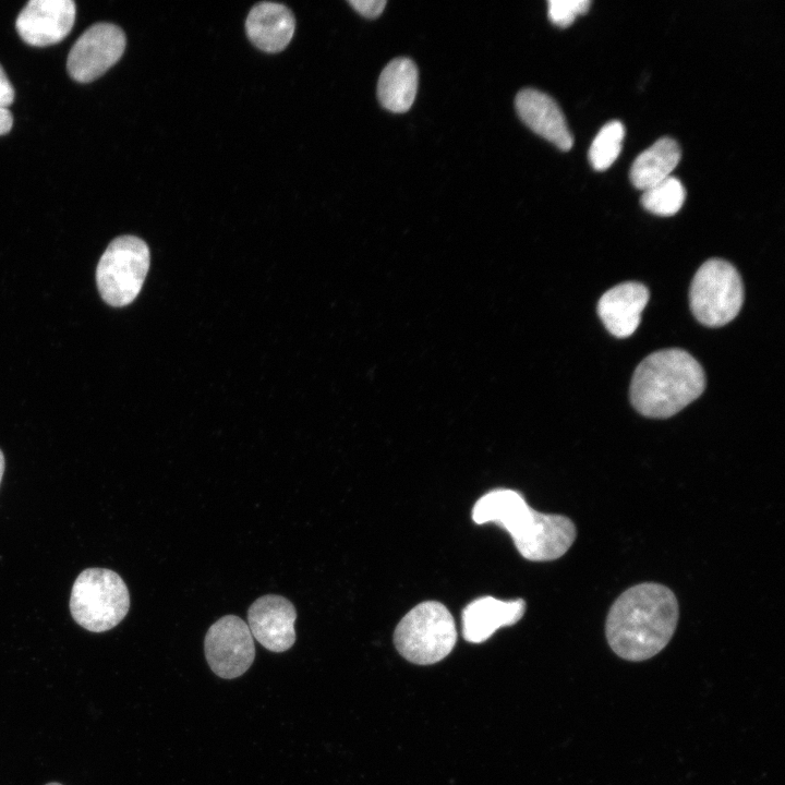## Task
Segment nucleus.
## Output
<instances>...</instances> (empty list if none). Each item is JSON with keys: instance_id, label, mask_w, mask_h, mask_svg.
Listing matches in <instances>:
<instances>
[{"instance_id": "obj_1", "label": "nucleus", "mask_w": 785, "mask_h": 785, "mask_svg": "<svg viewBox=\"0 0 785 785\" xmlns=\"http://www.w3.org/2000/svg\"><path fill=\"white\" fill-rule=\"evenodd\" d=\"M679 617L673 591L645 582L621 593L606 618V639L612 650L628 661L648 660L672 639Z\"/></svg>"}, {"instance_id": "obj_2", "label": "nucleus", "mask_w": 785, "mask_h": 785, "mask_svg": "<svg viewBox=\"0 0 785 785\" xmlns=\"http://www.w3.org/2000/svg\"><path fill=\"white\" fill-rule=\"evenodd\" d=\"M472 519L478 524L494 522L506 530L520 555L532 561L561 557L577 535L568 517L539 512L521 493L509 488H496L480 497Z\"/></svg>"}, {"instance_id": "obj_3", "label": "nucleus", "mask_w": 785, "mask_h": 785, "mask_svg": "<svg viewBox=\"0 0 785 785\" xmlns=\"http://www.w3.org/2000/svg\"><path fill=\"white\" fill-rule=\"evenodd\" d=\"M704 387V371L691 354L664 349L649 354L636 367L630 399L642 415L665 419L696 400Z\"/></svg>"}, {"instance_id": "obj_4", "label": "nucleus", "mask_w": 785, "mask_h": 785, "mask_svg": "<svg viewBox=\"0 0 785 785\" xmlns=\"http://www.w3.org/2000/svg\"><path fill=\"white\" fill-rule=\"evenodd\" d=\"M457 629L447 607L425 601L409 611L397 625L394 642L409 662L428 665L442 661L454 649Z\"/></svg>"}, {"instance_id": "obj_5", "label": "nucleus", "mask_w": 785, "mask_h": 785, "mask_svg": "<svg viewBox=\"0 0 785 785\" xmlns=\"http://www.w3.org/2000/svg\"><path fill=\"white\" fill-rule=\"evenodd\" d=\"M130 607V594L122 578L105 568L83 570L73 583L70 611L74 620L93 632L116 627Z\"/></svg>"}, {"instance_id": "obj_6", "label": "nucleus", "mask_w": 785, "mask_h": 785, "mask_svg": "<svg viewBox=\"0 0 785 785\" xmlns=\"http://www.w3.org/2000/svg\"><path fill=\"white\" fill-rule=\"evenodd\" d=\"M149 268V249L140 238L120 235L102 253L96 282L102 300L112 306H125L140 293Z\"/></svg>"}, {"instance_id": "obj_7", "label": "nucleus", "mask_w": 785, "mask_h": 785, "mask_svg": "<svg viewBox=\"0 0 785 785\" xmlns=\"http://www.w3.org/2000/svg\"><path fill=\"white\" fill-rule=\"evenodd\" d=\"M695 317L708 327L733 321L744 302V287L736 268L728 262L711 258L695 274L689 291Z\"/></svg>"}, {"instance_id": "obj_8", "label": "nucleus", "mask_w": 785, "mask_h": 785, "mask_svg": "<svg viewBox=\"0 0 785 785\" xmlns=\"http://www.w3.org/2000/svg\"><path fill=\"white\" fill-rule=\"evenodd\" d=\"M204 650L212 671L225 679L243 675L255 657L250 628L243 619L234 615H226L209 627Z\"/></svg>"}, {"instance_id": "obj_9", "label": "nucleus", "mask_w": 785, "mask_h": 785, "mask_svg": "<svg viewBox=\"0 0 785 785\" xmlns=\"http://www.w3.org/2000/svg\"><path fill=\"white\" fill-rule=\"evenodd\" d=\"M123 31L111 23H97L87 28L71 48L67 70L76 82L89 83L107 72L125 49Z\"/></svg>"}, {"instance_id": "obj_10", "label": "nucleus", "mask_w": 785, "mask_h": 785, "mask_svg": "<svg viewBox=\"0 0 785 785\" xmlns=\"http://www.w3.org/2000/svg\"><path fill=\"white\" fill-rule=\"evenodd\" d=\"M76 7L72 0H31L16 19V31L28 45L45 47L71 32Z\"/></svg>"}, {"instance_id": "obj_11", "label": "nucleus", "mask_w": 785, "mask_h": 785, "mask_svg": "<svg viewBox=\"0 0 785 785\" xmlns=\"http://www.w3.org/2000/svg\"><path fill=\"white\" fill-rule=\"evenodd\" d=\"M293 604L278 594H266L254 601L247 611L250 631L265 649L285 652L295 641Z\"/></svg>"}, {"instance_id": "obj_12", "label": "nucleus", "mask_w": 785, "mask_h": 785, "mask_svg": "<svg viewBox=\"0 0 785 785\" xmlns=\"http://www.w3.org/2000/svg\"><path fill=\"white\" fill-rule=\"evenodd\" d=\"M515 104L520 119L534 133L561 150L571 148L572 134L561 109L551 96L538 89L526 88L518 93Z\"/></svg>"}, {"instance_id": "obj_13", "label": "nucleus", "mask_w": 785, "mask_h": 785, "mask_svg": "<svg viewBox=\"0 0 785 785\" xmlns=\"http://www.w3.org/2000/svg\"><path fill=\"white\" fill-rule=\"evenodd\" d=\"M650 298L648 288L636 281L621 282L599 300L597 314L605 328L617 338L632 335Z\"/></svg>"}, {"instance_id": "obj_14", "label": "nucleus", "mask_w": 785, "mask_h": 785, "mask_svg": "<svg viewBox=\"0 0 785 785\" xmlns=\"http://www.w3.org/2000/svg\"><path fill=\"white\" fill-rule=\"evenodd\" d=\"M524 611L522 599L502 601L493 596L479 597L462 611V636L472 643L484 642L500 627L518 623Z\"/></svg>"}, {"instance_id": "obj_15", "label": "nucleus", "mask_w": 785, "mask_h": 785, "mask_svg": "<svg viewBox=\"0 0 785 785\" xmlns=\"http://www.w3.org/2000/svg\"><path fill=\"white\" fill-rule=\"evenodd\" d=\"M295 28L290 9L277 2L255 4L245 22L250 40L266 52L281 51L291 40Z\"/></svg>"}, {"instance_id": "obj_16", "label": "nucleus", "mask_w": 785, "mask_h": 785, "mask_svg": "<svg viewBox=\"0 0 785 785\" xmlns=\"http://www.w3.org/2000/svg\"><path fill=\"white\" fill-rule=\"evenodd\" d=\"M418 69L408 58L391 60L382 71L377 96L381 105L392 112L408 111L416 95Z\"/></svg>"}, {"instance_id": "obj_17", "label": "nucleus", "mask_w": 785, "mask_h": 785, "mask_svg": "<svg viewBox=\"0 0 785 785\" xmlns=\"http://www.w3.org/2000/svg\"><path fill=\"white\" fill-rule=\"evenodd\" d=\"M681 152L671 137L659 138L637 156L630 168V181L639 190H647L671 176L680 160Z\"/></svg>"}, {"instance_id": "obj_18", "label": "nucleus", "mask_w": 785, "mask_h": 785, "mask_svg": "<svg viewBox=\"0 0 785 785\" xmlns=\"http://www.w3.org/2000/svg\"><path fill=\"white\" fill-rule=\"evenodd\" d=\"M685 197L686 191L681 182L669 176L643 191L641 205L654 215L667 217L681 208Z\"/></svg>"}, {"instance_id": "obj_19", "label": "nucleus", "mask_w": 785, "mask_h": 785, "mask_svg": "<svg viewBox=\"0 0 785 785\" xmlns=\"http://www.w3.org/2000/svg\"><path fill=\"white\" fill-rule=\"evenodd\" d=\"M625 128L614 120L604 124L589 148L588 157L593 169L603 171L609 168L621 152Z\"/></svg>"}, {"instance_id": "obj_20", "label": "nucleus", "mask_w": 785, "mask_h": 785, "mask_svg": "<svg viewBox=\"0 0 785 785\" xmlns=\"http://www.w3.org/2000/svg\"><path fill=\"white\" fill-rule=\"evenodd\" d=\"M590 0H550L548 19L559 27H567L576 17L589 11Z\"/></svg>"}, {"instance_id": "obj_21", "label": "nucleus", "mask_w": 785, "mask_h": 785, "mask_svg": "<svg viewBox=\"0 0 785 785\" xmlns=\"http://www.w3.org/2000/svg\"><path fill=\"white\" fill-rule=\"evenodd\" d=\"M348 3L361 15L369 19L377 17L386 5L385 0H350Z\"/></svg>"}, {"instance_id": "obj_22", "label": "nucleus", "mask_w": 785, "mask_h": 785, "mask_svg": "<svg viewBox=\"0 0 785 785\" xmlns=\"http://www.w3.org/2000/svg\"><path fill=\"white\" fill-rule=\"evenodd\" d=\"M14 100V89L0 64V107L8 108Z\"/></svg>"}, {"instance_id": "obj_23", "label": "nucleus", "mask_w": 785, "mask_h": 785, "mask_svg": "<svg viewBox=\"0 0 785 785\" xmlns=\"http://www.w3.org/2000/svg\"><path fill=\"white\" fill-rule=\"evenodd\" d=\"M13 124V117L8 108L0 107V135L10 132Z\"/></svg>"}, {"instance_id": "obj_24", "label": "nucleus", "mask_w": 785, "mask_h": 785, "mask_svg": "<svg viewBox=\"0 0 785 785\" xmlns=\"http://www.w3.org/2000/svg\"><path fill=\"white\" fill-rule=\"evenodd\" d=\"M3 471H4V456H3L2 451L0 450V483L2 480Z\"/></svg>"}, {"instance_id": "obj_25", "label": "nucleus", "mask_w": 785, "mask_h": 785, "mask_svg": "<svg viewBox=\"0 0 785 785\" xmlns=\"http://www.w3.org/2000/svg\"><path fill=\"white\" fill-rule=\"evenodd\" d=\"M46 785H62V784L52 782V783H48V784H46Z\"/></svg>"}]
</instances>
